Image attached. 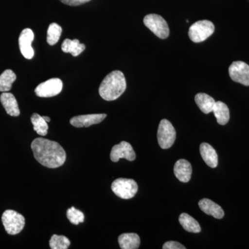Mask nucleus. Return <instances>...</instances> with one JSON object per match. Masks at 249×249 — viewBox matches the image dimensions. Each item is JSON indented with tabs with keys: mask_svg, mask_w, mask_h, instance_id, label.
<instances>
[{
	"mask_svg": "<svg viewBox=\"0 0 249 249\" xmlns=\"http://www.w3.org/2000/svg\"><path fill=\"white\" fill-rule=\"evenodd\" d=\"M231 78L236 83L249 86V65L242 61L232 62L229 69Z\"/></svg>",
	"mask_w": 249,
	"mask_h": 249,
	"instance_id": "1a4fd4ad",
	"label": "nucleus"
},
{
	"mask_svg": "<svg viewBox=\"0 0 249 249\" xmlns=\"http://www.w3.org/2000/svg\"><path fill=\"white\" fill-rule=\"evenodd\" d=\"M110 159L113 162H118L120 159H125L129 161H133L136 159V154L133 147L129 142H121L111 149Z\"/></svg>",
	"mask_w": 249,
	"mask_h": 249,
	"instance_id": "9d476101",
	"label": "nucleus"
},
{
	"mask_svg": "<svg viewBox=\"0 0 249 249\" xmlns=\"http://www.w3.org/2000/svg\"><path fill=\"white\" fill-rule=\"evenodd\" d=\"M199 206L205 213L212 215L216 219L224 217V212L222 207L209 199H201L199 201Z\"/></svg>",
	"mask_w": 249,
	"mask_h": 249,
	"instance_id": "2eb2a0df",
	"label": "nucleus"
},
{
	"mask_svg": "<svg viewBox=\"0 0 249 249\" xmlns=\"http://www.w3.org/2000/svg\"><path fill=\"white\" fill-rule=\"evenodd\" d=\"M213 112L215 116L218 124L224 125L229 123L230 119V112L229 109L225 103L222 101H217L214 104Z\"/></svg>",
	"mask_w": 249,
	"mask_h": 249,
	"instance_id": "a211bd4d",
	"label": "nucleus"
},
{
	"mask_svg": "<svg viewBox=\"0 0 249 249\" xmlns=\"http://www.w3.org/2000/svg\"><path fill=\"white\" fill-rule=\"evenodd\" d=\"M0 101L9 115L18 116L20 114L17 100L13 93L4 92L0 96Z\"/></svg>",
	"mask_w": 249,
	"mask_h": 249,
	"instance_id": "4468645a",
	"label": "nucleus"
},
{
	"mask_svg": "<svg viewBox=\"0 0 249 249\" xmlns=\"http://www.w3.org/2000/svg\"><path fill=\"white\" fill-rule=\"evenodd\" d=\"M127 88L124 73L114 71L103 79L99 87L100 96L107 101H115L120 97Z\"/></svg>",
	"mask_w": 249,
	"mask_h": 249,
	"instance_id": "f03ea898",
	"label": "nucleus"
},
{
	"mask_svg": "<svg viewBox=\"0 0 249 249\" xmlns=\"http://www.w3.org/2000/svg\"><path fill=\"white\" fill-rule=\"evenodd\" d=\"M61 48L62 52L65 53H70L73 56L76 57L84 52L85 45L84 44H80V41L77 39L73 40L65 39L62 42Z\"/></svg>",
	"mask_w": 249,
	"mask_h": 249,
	"instance_id": "aec40b11",
	"label": "nucleus"
},
{
	"mask_svg": "<svg viewBox=\"0 0 249 249\" xmlns=\"http://www.w3.org/2000/svg\"><path fill=\"white\" fill-rule=\"evenodd\" d=\"M70 245V240L63 235H52L49 240V246L52 249H67Z\"/></svg>",
	"mask_w": 249,
	"mask_h": 249,
	"instance_id": "393cba45",
	"label": "nucleus"
},
{
	"mask_svg": "<svg viewBox=\"0 0 249 249\" xmlns=\"http://www.w3.org/2000/svg\"><path fill=\"white\" fill-rule=\"evenodd\" d=\"M34 40V34L31 29H24L19 37V47L24 58L32 59L34 56V50L31 44Z\"/></svg>",
	"mask_w": 249,
	"mask_h": 249,
	"instance_id": "9b49d317",
	"label": "nucleus"
},
{
	"mask_svg": "<svg viewBox=\"0 0 249 249\" xmlns=\"http://www.w3.org/2000/svg\"><path fill=\"white\" fill-rule=\"evenodd\" d=\"M62 34V28L56 23H52L47 30V42L49 45H54L58 42Z\"/></svg>",
	"mask_w": 249,
	"mask_h": 249,
	"instance_id": "b1692460",
	"label": "nucleus"
},
{
	"mask_svg": "<svg viewBox=\"0 0 249 249\" xmlns=\"http://www.w3.org/2000/svg\"><path fill=\"white\" fill-rule=\"evenodd\" d=\"M157 139L162 149H168L173 145L176 139V131L169 121H160L157 132Z\"/></svg>",
	"mask_w": 249,
	"mask_h": 249,
	"instance_id": "0eeeda50",
	"label": "nucleus"
},
{
	"mask_svg": "<svg viewBox=\"0 0 249 249\" xmlns=\"http://www.w3.org/2000/svg\"><path fill=\"white\" fill-rule=\"evenodd\" d=\"M67 217L70 222L75 225H78L80 223L84 222V214L74 207H71L67 210Z\"/></svg>",
	"mask_w": 249,
	"mask_h": 249,
	"instance_id": "a878e982",
	"label": "nucleus"
},
{
	"mask_svg": "<svg viewBox=\"0 0 249 249\" xmlns=\"http://www.w3.org/2000/svg\"><path fill=\"white\" fill-rule=\"evenodd\" d=\"M111 190L116 196L124 199L134 197L138 191V185L133 179L119 178L111 184Z\"/></svg>",
	"mask_w": 249,
	"mask_h": 249,
	"instance_id": "39448f33",
	"label": "nucleus"
},
{
	"mask_svg": "<svg viewBox=\"0 0 249 249\" xmlns=\"http://www.w3.org/2000/svg\"><path fill=\"white\" fill-rule=\"evenodd\" d=\"M119 243L122 249H137L140 246V237L136 233H124L119 236Z\"/></svg>",
	"mask_w": 249,
	"mask_h": 249,
	"instance_id": "6ab92c4d",
	"label": "nucleus"
},
{
	"mask_svg": "<svg viewBox=\"0 0 249 249\" xmlns=\"http://www.w3.org/2000/svg\"><path fill=\"white\" fill-rule=\"evenodd\" d=\"M195 101L201 111L206 114L213 112V109L216 103L213 98L204 93H197L195 98Z\"/></svg>",
	"mask_w": 249,
	"mask_h": 249,
	"instance_id": "f3484780",
	"label": "nucleus"
},
{
	"mask_svg": "<svg viewBox=\"0 0 249 249\" xmlns=\"http://www.w3.org/2000/svg\"><path fill=\"white\" fill-rule=\"evenodd\" d=\"M214 31L213 23L209 20H200L191 26L188 31V36L193 42L199 43L209 38Z\"/></svg>",
	"mask_w": 249,
	"mask_h": 249,
	"instance_id": "20e7f679",
	"label": "nucleus"
},
{
	"mask_svg": "<svg viewBox=\"0 0 249 249\" xmlns=\"http://www.w3.org/2000/svg\"><path fill=\"white\" fill-rule=\"evenodd\" d=\"M192 165L186 160H179L175 163L174 167V173L180 181L187 183L191 180L192 175Z\"/></svg>",
	"mask_w": 249,
	"mask_h": 249,
	"instance_id": "ddd939ff",
	"label": "nucleus"
},
{
	"mask_svg": "<svg viewBox=\"0 0 249 249\" xmlns=\"http://www.w3.org/2000/svg\"><path fill=\"white\" fill-rule=\"evenodd\" d=\"M107 115L106 114H88L74 116L70 120L71 125L76 127H88L102 122Z\"/></svg>",
	"mask_w": 249,
	"mask_h": 249,
	"instance_id": "f8f14e48",
	"label": "nucleus"
},
{
	"mask_svg": "<svg viewBox=\"0 0 249 249\" xmlns=\"http://www.w3.org/2000/svg\"><path fill=\"white\" fill-rule=\"evenodd\" d=\"M62 87L63 84L61 80L56 78H52L38 85L36 88L35 93L39 97H53L61 92Z\"/></svg>",
	"mask_w": 249,
	"mask_h": 249,
	"instance_id": "6e6552de",
	"label": "nucleus"
},
{
	"mask_svg": "<svg viewBox=\"0 0 249 249\" xmlns=\"http://www.w3.org/2000/svg\"><path fill=\"white\" fill-rule=\"evenodd\" d=\"M42 117L44 118V119H45L47 123L50 122L51 119L48 116H42Z\"/></svg>",
	"mask_w": 249,
	"mask_h": 249,
	"instance_id": "c85d7f7f",
	"label": "nucleus"
},
{
	"mask_svg": "<svg viewBox=\"0 0 249 249\" xmlns=\"http://www.w3.org/2000/svg\"><path fill=\"white\" fill-rule=\"evenodd\" d=\"M200 154L203 160L211 168H214L218 165V156L215 150L207 142L200 145Z\"/></svg>",
	"mask_w": 249,
	"mask_h": 249,
	"instance_id": "dca6fc26",
	"label": "nucleus"
},
{
	"mask_svg": "<svg viewBox=\"0 0 249 249\" xmlns=\"http://www.w3.org/2000/svg\"><path fill=\"white\" fill-rule=\"evenodd\" d=\"M178 221L181 227L186 231L194 232V233H199L201 232V227L199 223L189 214L187 213L180 214Z\"/></svg>",
	"mask_w": 249,
	"mask_h": 249,
	"instance_id": "412c9836",
	"label": "nucleus"
},
{
	"mask_svg": "<svg viewBox=\"0 0 249 249\" xmlns=\"http://www.w3.org/2000/svg\"><path fill=\"white\" fill-rule=\"evenodd\" d=\"M31 123L34 125V129L40 136H46L48 132L49 126L47 121L42 116L37 113H34L31 117Z\"/></svg>",
	"mask_w": 249,
	"mask_h": 249,
	"instance_id": "5701e85b",
	"label": "nucleus"
},
{
	"mask_svg": "<svg viewBox=\"0 0 249 249\" xmlns=\"http://www.w3.org/2000/svg\"><path fill=\"white\" fill-rule=\"evenodd\" d=\"M163 249H186L184 246L178 242L170 241V242H165L163 246Z\"/></svg>",
	"mask_w": 249,
	"mask_h": 249,
	"instance_id": "bb28decb",
	"label": "nucleus"
},
{
	"mask_svg": "<svg viewBox=\"0 0 249 249\" xmlns=\"http://www.w3.org/2000/svg\"><path fill=\"white\" fill-rule=\"evenodd\" d=\"M145 27L160 39H166L169 36L170 29L168 23L160 16L148 14L143 18Z\"/></svg>",
	"mask_w": 249,
	"mask_h": 249,
	"instance_id": "423d86ee",
	"label": "nucleus"
},
{
	"mask_svg": "<svg viewBox=\"0 0 249 249\" xmlns=\"http://www.w3.org/2000/svg\"><path fill=\"white\" fill-rule=\"evenodd\" d=\"M17 76L11 70H5L0 75V91L7 92L11 89L13 83L16 81Z\"/></svg>",
	"mask_w": 249,
	"mask_h": 249,
	"instance_id": "4be33fe9",
	"label": "nucleus"
},
{
	"mask_svg": "<svg viewBox=\"0 0 249 249\" xmlns=\"http://www.w3.org/2000/svg\"><path fill=\"white\" fill-rule=\"evenodd\" d=\"M31 149L36 160L47 168H59L66 160V152L63 147L53 141L36 139L31 143Z\"/></svg>",
	"mask_w": 249,
	"mask_h": 249,
	"instance_id": "f257e3e1",
	"label": "nucleus"
},
{
	"mask_svg": "<svg viewBox=\"0 0 249 249\" xmlns=\"http://www.w3.org/2000/svg\"><path fill=\"white\" fill-rule=\"evenodd\" d=\"M64 4L69 5V6H79V5L85 4L88 2L90 0H60Z\"/></svg>",
	"mask_w": 249,
	"mask_h": 249,
	"instance_id": "cd10ccee",
	"label": "nucleus"
},
{
	"mask_svg": "<svg viewBox=\"0 0 249 249\" xmlns=\"http://www.w3.org/2000/svg\"><path fill=\"white\" fill-rule=\"evenodd\" d=\"M1 221L6 232L11 235L19 233L25 226L24 216L13 210H6L4 211L1 217Z\"/></svg>",
	"mask_w": 249,
	"mask_h": 249,
	"instance_id": "7ed1b4c3",
	"label": "nucleus"
}]
</instances>
